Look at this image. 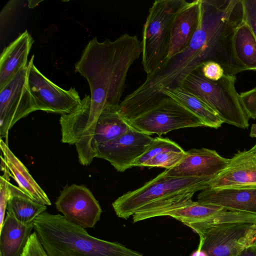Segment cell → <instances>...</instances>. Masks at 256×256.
Wrapping results in <instances>:
<instances>
[{"label":"cell","mask_w":256,"mask_h":256,"mask_svg":"<svg viewBox=\"0 0 256 256\" xmlns=\"http://www.w3.org/2000/svg\"><path fill=\"white\" fill-rule=\"evenodd\" d=\"M128 122L132 128L150 136H161L182 128L204 126L194 114L168 96L146 112Z\"/></svg>","instance_id":"8992f818"},{"label":"cell","mask_w":256,"mask_h":256,"mask_svg":"<svg viewBox=\"0 0 256 256\" xmlns=\"http://www.w3.org/2000/svg\"><path fill=\"white\" fill-rule=\"evenodd\" d=\"M200 70L206 78L212 81L219 80L225 74L221 65L214 61L204 62L200 68Z\"/></svg>","instance_id":"4316f807"},{"label":"cell","mask_w":256,"mask_h":256,"mask_svg":"<svg viewBox=\"0 0 256 256\" xmlns=\"http://www.w3.org/2000/svg\"><path fill=\"white\" fill-rule=\"evenodd\" d=\"M34 228V224H23L6 212L0 228V256H21Z\"/></svg>","instance_id":"ac0fdd59"},{"label":"cell","mask_w":256,"mask_h":256,"mask_svg":"<svg viewBox=\"0 0 256 256\" xmlns=\"http://www.w3.org/2000/svg\"><path fill=\"white\" fill-rule=\"evenodd\" d=\"M0 170L3 174L0 177V228L5 218V212L6 210L7 203L9 196L10 178L12 174L8 168L4 157L0 156Z\"/></svg>","instance_id":"cb8c5ba5"},{"label":"cell","mask_w":256,"mask_h":256,"mask_svg":"<svg viewBox=\"0 0 256 256\" xmlns=\"http://www.w3.org/2000/svg\"><path fill=\"white\" fill-rule=\"evenodd\" d=\"M198 248L208 256H236L256 240V224H234L212 228L198 234Z\"/></svg>","instance_id":"9c48e42d"},{"label":"cell","mask_w":256,"mask_h":256,"mask_svg":"<svg viewBox=\"0 0 256 256\" xmlns=\"http://www.w3.org/2000/svg\"><path fill=\"white\" fill-rule=\"evenodd\" d=\"M34 55L28 64V84L39 110L68 114L80 103L82 100L74 88L64 90L43 75L34 64Z\"/></svg>","instance_id":"ba28073f"},{"label":"cell","mask_w":256,"mask_h":256,"mask_svg":"<svg viewBox=\"0 0 256 256\" xmlns=\"http://www.w3.org/2000/svg\"><path fill=\"white\" fill-rule=\"evenodd\" d=\"M242 105L249 118H256V86L239 94Z\"/></svg>","instance_id":"484cf974"},{"label":"cell","mask_w":256,"mask_h":256,"mask_svg":"<svg viewBox=\"0 0 256 256\" xmlns=\"http://www.w3.org/2000/svg\"><path fill=\"white\" fill-rule=\"evenodd\" d=\"M236 256H256V244H253L241 250Z\"/></svg>","instance_id":"f546056e"},{"label":"cell","mask_w":256,"mask_h":256,"mask_svg":"<svg viewBox=\"0 0 256 256\" xmlns=\"http://www.w3.org/2000/svg\"><path fill=\"white\" fill-rule=\"evenodd\" d=\"M130 127L120 114L119 106L106 107L100 114L95 128L92 142L94 154L96 146L120 137Z\"/></svg>","instance_id":"d6986e66"},{"label":"cell","mask_w":256,"mask_h":256,"mask_svg":"<svg viewBox=\"0 0 256 256\" xmlns=\"http://www.w3.org/2000/svg\"><path fill=\"white\" fill-rule=\"evenodd\" d=\"M161 95L163 97L169 96L180 102L198 116L204 126L218 128L223 123L214 110L183 88L162 90Z\"/></svg>","instance_id":"ffe728a7"},{"label":"cell","mask_w":256,"mask_h":256,"mask_svg":"<svg viewBox=\"0 0 256 256\" xmlns=\"http://www.w3.org/2000/svg\"><path fill=\"white\" fill-rule=\"evenodd\" d=\"M47 206L38 203L11 183L7 203V212L24 225L34 224L36 218L46 212Z\"/></svg>","instance_id":"44dd1931"},{"label":"cell","mask_w":256,"mask_h":256,"mask_svg":"<svg viewBox=\"0 0 256 256\" xmlns=\"http://www.w3.org/2000/svg\"><path fill=\"white\" fill-rule=\"evenodd\" d=\"M184 152H168L157 154L144 164L143 166L160 167L168 170L176 166L183 158Z\"/></svg>","instance_id":"d4e9b609"},{"label":"cell","mask_w":256,"mask_h":256,"mask_svg":"<svg viewBox=\"0 0 256 256\" xmlns=\"http://www.w3.org/2000/svg\"><path fill=\"white\" fill-rule=\"evenodd\" d=\"M256 188V144L248 150L238 151L227 166L208 184V188Z\"/></svg>","instance_id":"4fadbf2b"},{"label":"cell","mask_w":256,"mask_h":256,"mask_svg":"<svg viewBox=\"0 0 256 256\" xmlns=\"http://www.w3.org/2000/svg\"><path fill=\"white\" fill-rule=\"evenodd\" d=\"M250 136L252 138H256V124L252 125Z\"/></svg>","instance_id":"1f68e13d"},{"label":"cell","mask_w":256,"mask_h":256,"mask_svg":"<svg viewBox=\"0 0 256 256\" xmlns=\"http://www.w3.org/2000/svg\"><path fill=\"white\" fill-rule=\"evenodd\" d=\"M190 256H208L202 249L198 248L196 250L193 252L190 255Z\"/></svg>","instance_id":"4dcf8cb0"},{"label":"cell","mask_w":256,"mask_h":256,"mask_svg":"<svg viewBox=\"0 0 256 256\" xmlns=\"http://www.w3.org/2000/svg\"><path fill=\"white\" fill-rule=\"evenodd\" d=\"M210 180L198 178H176L167 176L166 170L142 187L118 197L112 206L116 216L127 220L148 204L170 194L208 188Z\"/></svg>","instance_id":"5b68a950"},{"label":"cell","mask_w":256,"mask_h":256,"mask_svg":"<svg viewBox=\"0 0 256 256\" xmlns=\"http://www.w3.org/2000/svg\"><path fill=\"white\" fill-rule=\"evenodd\" d=\"M142 40L124 33L114 40L92 38L75 64V71L87 80L91 105L84 134L92 136L98 118L108 106H119L128 70L142 54Z\"/></svg>","instance_id":"6da1fadb"},{"label":"cell","mask_w":256,"mask_h":256,"mask_svg":"<svg viewBox=\"0 0 256 256\" xmlns=\"http://www.w3.org/2000/svg\"><path fill=\"white\" fill-rule=\"evenodd\" d=\"M197 199V201L203 204L256 214V188H208L199 193Z\"/></svg>","instance_id":"9a60e30c"},{"label":"cell","mask_w":256,"mask_h":256,"mask_svg":"<svg viewBox=\"0 0 256 256\" xmlns=\"http://www.w3.org/2000/svg\"><path fill=\"white\" fill-rule=\"evenodd\" d=\"M202 18V0H185L176 13L171 30L168 59L184 51L197 30Z\"/></svg>","instance_id":"5bb4252c"},{"label":"cell","mask_w":256,"mask_h":256,"mask_svg":"<svg viewBox=\"0 0 256 256\" xmlns=\"http://www.w3.org/2000/svg\"><path fill=\"white\" fill-rule=\"evenodd\" d=\"M0 148L12 177L17 182L20 188L36 202L46 206H50L51 202L46 193L2 139L0 140Z\"/></svg>","instance_id":"e0dca14e"},{"label":"cell","mask_w":256,"mask_h":256,"mask_svg":"<svg viewBox=\"0 0 256 256\" xmlns=\"http://www.w3.org/2000/svg\"><path fill=\"white\" fill-rule=\"evenodd\" d=\"M28 69H22L0 90V138L8 145L9 130L20 119L39 108L28 84Z\"/></svg>","instance_id":"52a82bcc"},{"label":"cell","mask_w":256,"mask_h":256,"mask_svg":"<svg viewBox=\"0 0 256 256\" xmlns=\"http://www.w3.org/2000/svg\"><path fill=\"white\" fill-rule=\"evenodd\" d=\"M234 48L238 60L247 70H256V38L244 20L235 32Z\"/></svg>","instance_id":"7402d4cb"},{"label":"cell","mask_w":256,"mask_h":256,"mask_svg":"<svg viewBox=\"0 0 256 256\" xmlns=\"http://www.w3.org/2000/svg\"><path fill=\"white\" fill-rule=\"evenodd\" d=\"M244 20L250 26L256 38V0H242Z\"/></svg>","instance_id":"f1b7e54d"},{"label":"cell","mask_w":256,"mask_h":256,"mask_svg":"<svg viewBox=\"0 0 256 256\" xmlns=\"http://www.w3.org/2000/svg\"><path fill=\"white\" fill-rule=\"evenodd\" d=\"M236 77L224 74L218 81L206 78L200 68L190 74L182 88L205 102L218 115L223 123L241 128L249 126V118L235 88Z\"/></svg>","instance_id":"3957f363"},{"label":"cell","mask_w":256,"mask_h":256,"mask_svg":"<svg viewBox=\"0 0 256 256\" xmlns=\"http://www.w3.org/2000/svg\"><path fill=\"white\" fill-rule=\"evenodd\" d=\"M34 42L33 38L26 30L4 49L0 57V90L28 66V58Z\"/></svg>","instance_id":"2e32d148"},{"label":"cell","mask_w":256,"mask_h":256,"mask_svg":"<svg viewBox=\"0 0 256 256\" xmlns=\"http://www.w3.org/2000/svg\"><path fill=\"white\" fill-rule=\"evenodd\" d=\"M21 256H48L34 231L30 236Z\"/></svg>","instance_id":"83f0119b"},{"label":"cell","mask_w":256,"mask_h":256,"mask_svg":"<svg viewBox=\"0 0 256 256\" xmlns=\"http://www.w3.org/2000/svg\"><path fill=\"white\" fill-rule=\"evenodd\" d=\"M184 152V150L176 142L168 138L156 137L146 151L134 163L133 166H143L155 156L168 152Z\"/></svg>","instance_id":"603a6c76"},{"label":"cell","mask_w":256,"mask_h":256,"mask_svg":"<svg viewBox=\"0 0 256 256\" xmlns=\"http://www.w3.org/2000/svg\"><path fill=\"white\" fill-rule=\"evenodd\" d=\"M254 244H256V240H255V242H254Z\"/></svg>","instance_id":"d6a6232c"},{"label":"cell","mask_w":256,"mask_h":256,"mask_svg":"<svg viewBox=\"0 0 256 256\" xmlns=\"http://www.w3.org/2000/svg\"><path fill=\"white\" fill-rule=\"evenodd\" d=\"M185 0H156L148 10L142 30V64L147 76L167 60L174 20Z\"/></svg>","instance_id":"277c9868"},{"label":"cell","mask_w":256,"mask_h":256,"mask_svg":"<svg viewBox=\"0 0 256 256\" xmlns=\"http://www.w3.org/2000/svg\"><path fill=\"white\" fill-rule=\"evenodd\" d=\"M154 138L132 126L120 137L100 144L94 150L95 158L108 161L120 172L133 167Z\"/></svg>","instance_id":"8fae6325"},{"label":"cell","mask_w":256,"mask_h":256,"mask_svg":"<svg viewBox=\"0 0 256 256\" xmlns=\"http://www.w3.org/2000/svg\"><path fill=\"white\" fill-rule=\"evenodd\" d=\"M34 226L48 256H144L118 242L95 238L60 214L45 212Z\"/></svg>","instance_id":"7a4b0ae2"},{"label":"cell","mask_w":256,"mask_h":256,"mask_svg":"<svg viewBox=\"0 0 256 256\" xmlns=\"http://www.w3.org/2000/svg\"><path fill=\"white\" fill-rule=\"evenodd\" d=\"M230 158L216 151L205 148L186 152L174 167L166 170L168 176L176 178H203L211 181L228 164Z\"/></svg>","instance_id":"7c38bea8"},{"label":"cell","mask_w":256,"mask_h":256,"mask_svg":"<svg viewBox=\"0 0 256 256\" xmlns=\"http://www.w3.org/2000/svg\"><path fill=\"white\" fill-rule=\"evenodd\" d=\"M55 205L68 220L84 228H94L102 213L98 202L83 185L72 184L65 186Z\"/></svg>","instance_id":"30bf717a"}]
</instances>
